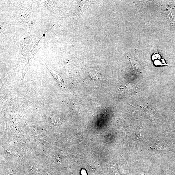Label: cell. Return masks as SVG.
<instances>
[{"mask_svg":"<svg viewBox=\"0 0 175 175\" xmlns=\"http://www.w3.org/2000/svg\"><path fill=\"white\" fill-rule=\"evenodd\" d=\"M131 61L130 67L133 71L139 72L141 71V65L136 59L129 57Z\"/></svg>","mask_w":175,"mask_h":175,"instance_id":"cell-1","label":"cell"},{"mask_svg":"<svg viewBox=\"0 0 175 175\" xmlns=\"http://www.w3.org/2000/svg\"><path fill=\"white\" fill-rule=\"evenodd\" d=\"M89 75L93 81L98 82L101 79V76L99 73L95 71H92L89 72Z\"/></svg>","mask_w":175,"mask_h":175,"instance_id":"cell-2","label":"cell"}]
</instances>
